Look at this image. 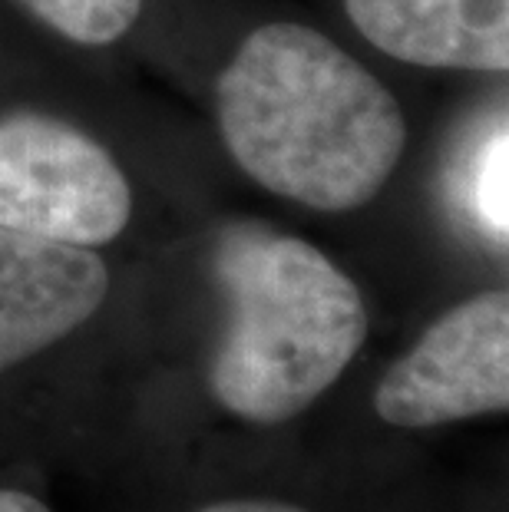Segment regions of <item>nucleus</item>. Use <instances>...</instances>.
<instances>
[{"instance_id": "9", "label": "nucleus", "mask_w": 509, "mask_h": 512, "mask_svg": "<svg viewBox=\"0 0 509 512\" xmlns=\"http://www.w3.org/2000/svg\"><path fill=\"white\" fill-rule=\"evenodd\" d=\"M196 512H305L288 503H272V499H229V503H212Z\"/></svg>"}, {"instance_id": "10", "label": "nucleus", "mask_w": 509, "mask_h": 512, "mask_svg": "<svg viewBox=\"0 0 509 512\" xmlns=\"http://www.w3.org/2000/svg\"><path fill=\"white\" fill-rule=\"evenodd\" d=\"M0 512H50L37 496L20 489H0Z\"/></svg>"}, {"instance_id": "8", "label": "nucleus", "mask_w": 509, "mask_h": 512, "mask_svg": "<svg viewBox=\"0 0 509 512\" xmlns=\"http://www.w3.org/2000/svg\"><path fill=\"white\" fill-rule=\"evenodd\" d=\"M506 166H509V133H506V113L500 110L493 129L486 133L480 149L470 159V182H467V202L473 205V219L483 228L486 238L506 245L509 232V212H506Z\"/></svg>"}, {"instance_id": "7", "label": "nucleus", "mask_w": 509, "mask_h": 512, "mask_svg": "<svg viewBox=\"0 0 509 512\" xmlns=\"http://www.w3.org/2000/svg\"><path fill=\"white\" fill-rule=\"evenodd\" d=\"M40 24L83 47H106L136 24L143 0H20Z\"/></svg>"}, {"instance_id": "2", "label": "nucleus", "mask_w": 509, "mask_h": 512, "mask_svg": "<svg viewBox=\"0 0 509 512\" xmlns=\"http://www.w3.org/2000/svg\"><path fill=\"white\" fill-rule=\"evenodd\" d=\"M212 271L225 301L209 361L212 397L262 427L298 417L361 351V291L311 242L262 222L222 228Z\"/></svg>"}, {"instance_id": "5", "label": "nucleus", "mask_w": 509, "mask_h": 512, "mask_svg": "<svg viewBox=\"0 0 509 512\" xmlns=\"http://www.w3.org/2000/svg\"><path fill=\"white\" fill-rule=\"evenodd\" d=\"M106 291L93 248L0 228V374L90 321Z\"/></svg>"}, {"instance_id": "1", "label": "nucleus", "mask_w": 509, "mask_h": 512, "mask_svg": "<svg viewBox=\"0 0 509 512\" xmlns=\"http://www.w3.org/2000/svg\"><path fill=\"white\" fill-rule=\"evenodd\" d=\"M229 156L262 189L314 212H354L407 146L391 90L301 24L252 30L215 86Z\"/></svg>"}, {"instance_id": "4", "label": "nucleus", "mask_w": 509, "mask_h": 512, "mask_svg": "<svg viewBox=\"0 0 509 512\" xmlns=\"http://www.w3.org/2000/svg\"><path fill=\"white\" fill-rule=\"evenodd\" d=\"M509 407V294L490 288L457 304L384 370L377 417L400 430H427Z\"/></svg>"}, {"instance_id": "3", "label": "nucleus", "mask_w": 509, "mask_h": 512, "mask_svg": "<svg viewBox=\"0 0 509 512\" xmlns=\"http://www.w3.org/2000/svg\"><path fill=\"white\" fill-rule=\"evenodd\" d=\"M129 215V182L93 136L47 113L0 116V228L96 248Z\"/></svg>"}, {"instance_id": "6", "label": "nucleus", "mask_w": 509, "mask_h": 512, "mask_svg": "<svg viewBox=\"0 0 509 512\" xmlns=\"http://www.w3.org/2000/svg\"><path fill=\"white\" fill-rule=\"evenodd\" d=\"M387 57L427 70H509V0H344Z\"/></svg>"}]
</instances>
